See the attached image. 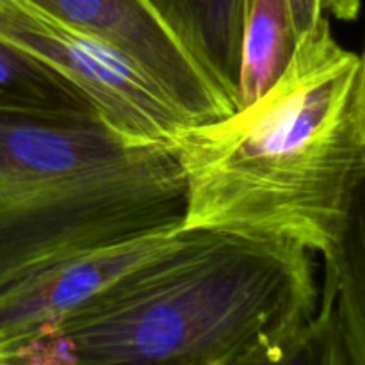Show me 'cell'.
I'll list each match as a JSON object with an SVG mask.
<instances>
[{
	"mask_svg": "<svg viewBox=\"0 0 365 365\" xmlns=\"http://www.w3.org/2000/svg\"><path fill=\"white\" fill-rule=\"evenodd\" d=\"M189 56L237 109L245 0H148Z\"/></svg>",
	"mask_w": 365,
	"mask_h": 365,
	"instance_id": "obj_7",
	"label": "cell"
},
{
	"mask_svg": "<svg viewBox=\"0 0 365 365\" xmlns=\"http://www.w3.org/2000/svg\"><path fill=\"white\" fill-rule=\"evenodd\" d=\"M0 109L100 116L95 103L56 70L0 38Z\"/></svg>",
	"mask_w": 365,
	"mask_h": 365,
	"instance_id": "obj_10",
	"label": "cell"
},
{
	"mask_svg": "<svg viewBox=\"0 0 365 365\" xmlns=\"http://www.w3.org/2000/svg\"><path fill=\"white\" fill-rule=\"evenodd\" d=\"M0 365H9V364H4V362H0Z\"/></svg>",
	"mask_w": 365,
	"mask_h": 365,
	"instance_id": "obj_14",
	"label": "cell"
},
{
	"mask_svg": "<svg viewBox=\"0 0 365 365\" xmlns=\"http://www.w3.org/2000/svg\"><path fill=\"white\" fill-rule=\"evenodd\" d=\"M360 56L328 16L299 39L278 81L250 106L178 135L184 228L294 242L330 255L365 164Z\"/></svg>",
	"mask_w": 365,
	"mask_h": 365,
	"instance_id": "obj_1",
	"label": "cell"
},
{
	"mask_svg": "<svg viewBox=\"0 0 365 365\" xmlns=\"http://www.w3.org/2000/svg\"><path fill=\"white\" fill-rule=\"evenodd\" d=\"M102 43L148 77L192 125L235 110L148 0H24Z\"/></svg>",
	"mask_w": 365,
	"mask_h": 365,
	"instance_id": "obj_5",
	"label": "cell"
},
{
	"mask_svg": "<svg viewBox=\"0 0 365 365\" xmlns=\"http://www.w3.org/2000/svg\"><path fill=\"white\" fill-rule=\"evenodd\" d=\"M0 38L73 82L100 118L128 141L175 146L192 125L128 61L24 0H0Z\"/></svg>",
	"mask_w": 365,
	"mask_h": 365,
	"instance_id": "obj_4",
	"label": "cell"
},
{
	"mask_svg": "<svg viewBox=\"0 0 365 365\" xmlns=\"http://www.w3.org/2000/svg\"><path fill=\"white\" fill-rule=\"evenodd\" d=\"M324 11L339 20H355L359 16L360 0H324Z\"/></svg>",
	"mask_w": 365,
	"mask_h": 365,
	"instance_id": "obj_13",
	"label": "cell"
},
{
	"mask_svg": "<svg viewBox=\"0 0 365 365\" xmlns=\"http://www.w3.org/2000/svg\"><path fill=\"white\" fill-rule=\"evenodd\" d=\"M289 7L298 39L309 34L323 18L328 16L324 11V0H289Z\"/></svg>",
	"mask_w": 365,
	"mask_h": 365,
	"instance_id": "obj_12",
	"label": "cell"
},
{
	"mask_svg": "<svg viewBox=\"0 0 365 365\" xmlns=\"http://www.w3.org/2000/svg\"><path fill=\"white\" fill-rule=\"evenodd\" d=\"M298 43L289 0H245L237 109L255 102L278 81Z\"/></svg>",
	"mask_w": 365,
	"mask_h": 365,
	"instance_id": "obj_9",
	"label": "cell"
},
{
	"mask_svg": "<svg viewBox=\"0 0 365 365\" xmlns=\"http://www.w3.org/2000/svg\"><path fill=\"white\" fill-rule=\"evenodd\" d=\"M316 309L303 246L184 228L164 252L0 362L223 365Z\"/></svg>",
	"mask_w": 365,
	"mask_h": 365,
	"instance_id": "obj_2",
	"label": "cell"
},
{
	"mask_svg": "<svg viewBox=\"0 0 365 365\" xmlns=\"http://www.w3.org/2000/svg\"><path fill=\"white\" fill-rule=\"evenodd\" d=\"M184 225L36 264L0 282V360L173 245Z\"/></svg>",
	"mask_w": 365,
	"mask_h": 365,
	"instance_id": "obj_6",
	"label": "cell"
},
{
	"mask_svg": "<svg viewBox=\"0 0 365 365\" xmlns=\"http://www.w3.org/2000/svg\"><path fill=\"white\" fill-rule=\"evenodd\" d=\"M223 365H349L334 296L307 319L266 335Z\"/></svg>",
	"mask_w": 365,
	"mask_h": 365,
	"instance_id": "obj_11",
	"label": "cell"
},
{
	"mask_svg": "<svg viewBox=\"0 0 365 365\" xmlns=\"http://www.w3.org/2000/svg\"><path fill=\"white\" fill-rule=\"evenodd\" d=\"M184 216L175 146L128 141L100 116L0 109V282Z\"/></svg>",
	"mask_w": 365,
	"mask_h": 365,
	"instance_id": "obj_3",
	"label": "cell"
},
{
	"mask_svg": "<svg viewBox=\"0 0 365 365\" xmlns=\"http://www.w3.org/2000/svg\"><path fill=\"white\" fill-rule=\"evenodd\" d=\"M359 116L365 145V48L360 53ZM324 266L323 291L334 296L349 365H365V164L348 195L341 230Z\"/></svg>",
	"mask_w": 365,
	"mask_h": 365,
	"instance_id": "obj_8",
	"label": "cell"
}]
</instances>
